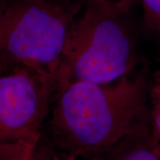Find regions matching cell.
I'll return each mask as SVG.
<instances>
[{
    "instance_id": "obj_1",
    "label": "cell",
    "mask_w": 160,
    "mask_h": 160,
    "mask_svg": "<svg viewBox=\"0 0 160 160\" xmlns=\"http://www.w3.org/2000/svg\"><path fill=\"white\" fill-rule=\"evenodd\" d=\"M48 121L57 155L87 159L149 121V86L143 75L109 84L73 82L58 88Z\"/></svg>"
},
{
    "instance_id": "obj_2",
    "label": "cell",
    "mask_w": 160,
    "mask_h": 160,
    "mask_svg": "<svg viewBox=\"0 0 160 160\" xmlns=\"http://www.w3.org/2000/svg\"><path fill=\"white\" fill-rule=\"evenodd\" d=\"M86 2L69 31L55 78V92L73 82L112 83L135 69L130 6Z\"/></svg>"
},
{
    "instance_id": "obj_3",
    "label": "cell",
    "mask_w": 160,
    "mask_h": 160,
    "mask_svg": "<svg viewBox=\"0 0 160 160\" xmlns=\"http://www.w3.org/2000/svg\"><path fill=\"white\" fill-rule=\"evenodd\" d=\"M83 6L78 0H0V59L52 80L69 31Z\"/></svg>"
},
{
    "instance_id": "obj_4",
    "label": "cell",
    "mask_w": 160,
    "mask_h": 160,
    "mask_svg": "<svg viewBox=\"0 0 160 160\" xmlns=\"http://www.w3.org/2000/svg\"><path fill=\"white\" fill-rule=\"evenodd\" d=\"M55 93L52 80L21 64L0 69V144L41 140Z\"/></svg>"
},
{
    "instance_id": "obj_5",
    "label": "cell",
    "mask_w": 160,
    "mask_h": 160,
    "mask_svg": "<svg viewBox=\"0 0 160 160\" xmlns=\"http://www.w3.org/2000/svg\"><path fill=\"white\" fill-rule=\"evenodd\" d=\"M86 160H160V149L152 138L149 121Z\"/></svg>"
},
{
    "instance_id": "obj_6",
    "label": "cell",
    "mask_w": 160,
    "mask_h": 160,
    "mask_svg": "<svg viewBox=\"0 0 160 160\" xmlns=\"http://www.w3.org/2000/svg\"><path fill=\"white\" fill-rule=\"evenodd\" d=\"M41 140L0 144V160H49L40 151Z\"/></svg>"
},
{
    "instance_id": "obj_7",
    "label": "cell",
    "mask_w": 160,
    "mask_h": 160,
    "mask_svg": "<svg viewBox=\"0 0 160 160\" xmlns=\"http://www.w3.org/2000/svg\"><path fill=\"white\" fill-rule=\"evenodd\" d=\"M149 129L160 149V95L149 93Z\"/></svg>"
},
{
    "instance_id": "obj_8",
    "label": "cell",
    "mask_w": 160,
    "mask_h": 160,
    "mask_svg": "<svg viewBox=\"0 0 160 160\" xmlns=\"http://www.w3.org/2000/svg\"><path fill=\"white\" fill-rule=\"evenodd\" d=\"M144 20L150 29L160 31V0H141Z\"/></svg>"
},
{
    "instance_id": "obj_9",
    "label": "cell",
    "mask_w": 160,
    "mask_h": 160,
    "mask_svg": "<svg viewBox=\"0 0 160 160\" xmlns=\"http://www.w3.org/2000/svg\"><path fill=\"white\" fill-rule=\"evenodd\" d=\"M149 93L160 95V69L155 74L154 80L151 86H149Z\"/></svg>"
},
{
    "instance_id": "obj_10",
    "label": "cell",
    "mask_w": 160,
    "mask_h": 160,
    "mask_svg": "<svg viewBox=\"0 0 160 160\" xmlns=\"http://www.w3.org/2000/svg\"><path fill=\"white\" fill-rule=\"evenodd\" d=\"M92 2H100V3H106V4H113V5H120V6H130L131 7L132 0H86Z\"/></svg>"
},
{
    "instance_id": "obj_11",
    "label": "cell",
    "mask_w": 160,
    "mask_h": 160,
    "mask_svg": "<svg viewBox=\"0 0 160 160\" xmlns=\"http://www.w3.org/2000/svg\"><path fill=\"white\" fill-rule=\"evenodd\" d=\"M49 160H85L73 157V156H65V155H53L52 158H49Z\"/></svg>"
},
{
    "instance_id": "obj_12",
    "label": "cell",
    "mask_w": 160,
    "mask_h": 160,
    "mask_svg": "<svg viewBox=\"0 0 160 160\" xmlns=\"http://www.w3.org/2000/svg\"><path fill=\"white\" fill-rule=\"evenodd\" d=\"M6 64H8V62H6L5 61H3L2 59H0V69H2L5 66H6Z\"/></svg>"
}]
</instances>
